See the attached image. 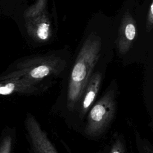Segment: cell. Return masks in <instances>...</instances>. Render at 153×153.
<instances>
[{
    "label": "cell",
    "mask_w": 153,
    "mask_h": 153,
    "mask_svg": "<svg viewBox=\"0 0 153 153\" xmlns=\"http://www.w3.org/2000/svg\"><path fill=\"white\" fill-rule=\"evenodd\" d=\"M145 72L143 82V103L150 120L151 127L153 121V57L144 64Z\"/></svg>",
    "instance_id": "obj_9"
},
{
    "label": "cell",
    "mask_w": 153,
    "mask_h": 153,
    "mask_svg": "<svg viewBox=\"0 0 153 153\" xmlns=\"http://www.w3.org/2000/svg\"><path fill=\"white\" fill-rule=\"evenodd\" d=\"M112 23L114 54L123 66L153 57V0H124Z\"/></svg>",
    "instance_id": "obj_2"
},
{
    "label": "cell",
    "mask_w": 153,
    "mask_h": 153,
    "mask_svg": "<svg viewBox=\"0 0 153 153\" xmlns=\"http://www.w3.org/2000/svg\"><path fill=\"white\" fill-rule=\"evenodd\" d=\"M49 88L33 84L22 78L12 77L0 80V95L37 96L46 92Z\"/></svg>",
    "instance_id": "obj_8"
},
{
    "label": "cell",
    "mask_w": 153,
    "mask_h": 153,
    "mask_svg": "<svg viewBox=\"0 0 153 153\" xmlns=\"http://www.w3.org/2000/svg\"><path fill=\"white\" fill-rule=\"evenodd\" d=\"M119 95L118 82L113 79L88 111L78 133L91 140L104 137L115 118Z\"/></svg>",
    "instance_id": "obj_5"
},
{
    "label": "cell",
    "mask_w": 153,
    "mask_h": 153,
    "mask_svg": "<svg viewBox=\"0 0 153 153\" xmlns=\"http://www.w3.org/2000/svg\"><path fill=\"white\" fill-rule=\"evenodd\" d=\"M114 56L112 17L99 11L87 23L51 112L66 123L93 73L100 66L109 64Z\"/></svg>",
    "instance_id": "obj_1"
},
{
    "label": "cell",
    "mask_w": 153,
    "mask_h": 153,
    "mask_svg": "<svg viewBox=\"0 0 153 153\" xmlns=\"http://www.w3.org/2000/svg\"><path fill=\"white\" fill-rule=\"evenodd\" d=\"M134 140L138 153H153L151 143L147 139L142 137L139 131H135Z\"/></svg>",
    "instance_id": "obj_12"
},
{
    "label": "cell",
    "mask_w": 153,
    "mask_h": 153,
    "mask_svg": "<svg viewBox=\"0 0 153 153\" xmlns=\"http://www.w3.org/2000/svg\"><path fill=\"white\" fill-rule=\"evenodd\" d=\"M109 64L100 66L91 75L82 93L66 124L71 130L79 132L88 111L97 99Z\"/></svg>",
    "instance_id": "obj_6"
},
{
    "label": "cell",
    "mask_w": 153,
    "mask_h": 153,
    "mask_svg": "<svg viewBox=\"0 0 153 153\" xmlns=\"http://www.w3.org/2000/svg\"><path fill=\"white\" fill-rule=\"evenodd\" d=\"M72 57L68 46L25 57L0 74V80L19 77L50 88L57 79H63L65 76Z\"/></svg>",
    "instance_id": "obj_3"
},
{
    "label": "cell",
    "mask_w": 153,
    "mask_h": 153,
    "mask_svg": "<svg viewBox=\"0 0 153 153\" xmlns=\"http://www.w3.org/2000/svg\"><path fill=\"white\" fill-rule=\"evenodd\" d=\"M100 153H101V152H100Z\"/></svg>",
    "instance_id": "obj_14"
},
{
    "label": "cell",
    "mask_w": 153,
    "mask_h": 153,
    "mask_svg": "<svg viewBox=\"0 0 153 153\" xmlns=\"http://www.w3.org/2000/svg\"><path fill=\"white\" fill-rule=\"evenodd\" d=\"M106 153H128L126 142L123 134L118 132L113 134L106 148Z\"/></svg>",
    "instance_id": "obj_11"
},
{
    "label": "cell",
    "mask_w": 153,
    "mask_h": 153,
    "mask_svg": "<svg viewBox=\"0 0 153 153\" xmlns=\"http://www.w3.org/2000/svg\"><path fill=\"white\" fill-rule=\"evenodd\" d=\"M16 141V128L5 127L0 135V153H14Z\"/></svg>",
    "instance_id": "obj_10"
},
{
    "label": "cell",
    "mask_w": 153,
    "mask_h": 153,
    "mask_svg": "<svg viewBox=\"0 0 153 153\" xmlns=\"http://www.w3.org/2000/svg\"><path fill=\"white\" fill-rule=\"evenodd\" d=\"M25 32L34 47L52 44L57 36V14L54 0H34L23 13Z\"/></svg>",
    "instance_id": "obj_4"
},
{
    "label": "cell",
    "mask_w": 153,
    "mask_h": 153,
    "mask_svg": "<svg viewBox=\"0 0 153 153\" xmlns=\"http://www.w3.org/2000/svg\"><path fill=\"white\" fill-rule=\"evenodd\" d=\"M28 153H31V152H30V151H29V152H28Z\"/></svg>",
    "instance_id": "obj_13"
},
{
    "label": "cell",
    "mask_w": 153,
    "mask_h": 153,
    "mask_svg": "<svg viewBox=\"0 0 153 153\" xmlns=\"http://www.w3.org/2000/svg\"><path fill=\"white\" fill-rule=\"evenodd\" d=\"M26 137L31 153H59L36 117L27 112L24 120Z\"/></svg>",
    "instance_id": "obj_7"
}]
</instances>
